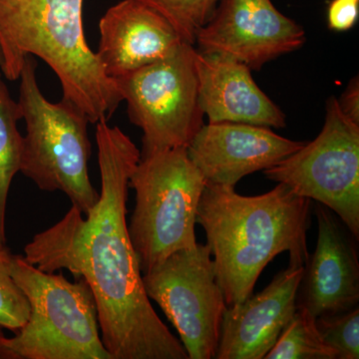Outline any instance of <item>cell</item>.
Wrapping results in <instances>:
<instances>
[{
    "label": "cell",
    "instance_id": "obj_1",
    "mask_svg": "<svg viewBox=\"0 0 359 359\" xmlns=\"http://www.w3.org/2000/svg\"><path fill=\"white\" fill-rule=\"evenodd\" d=\"M95 138L101 177L95 205L87 215L72 205L60 221L33 236L23 257L46 273L67 269L88 283L111 358L188 359L146 294L129 237V180L140 151L105 120L96 123Z\"/></svg>",
    "mask_w": 359,
    "mask_h": 359
},
{
    "label": "cell",
    "instance_id": "obj_2",
    "mask_svg": "<svg viewBox=\"0 0 359 359\" xmlns=\"http://www.w3.org/2000/svg\"><path fill=\"white\" fill-rule=\"evenodd\" d=\"M311 201L282 183L257 196L240 195L235 187L205 185L197 223L205 231L226 306L250 297L278 255L287 252L290 263L306 264Z\"/></svg>",
    "mask_w": 359,
    "mask_h": 359
},
{
    "label": "cell",
    "instance_id": "obj_3",
    "mask_svg": "<svg viewBox=\"0 0 359 359\" xmlns=\"http://www.w3.org/2000/svg\"><path fill=\"white\" fill-rule=\"evenodd\" d=\"M0 71L13 81L26 57L42 59L62 87L63 99L96 124L109 121L123 99L85 39L83 0H0Z\"/></svg>",
    "mask_w": 359,
    "mask_h": 359
},
{
    "label": "cell",
    "instance_id": "obj_4",
    "mask_svg": "<svg viewBox=\"0 0 359 359\" xmlns=\"http://www.w3.org/2000/svg\"><path fill=\"white\" fill-rule=\"evenodd\" d=\"M11 275L29 316L13 337L0 340V359H112L101 339L95 299L88 283H71L14 256Z\"/></svg>",
    "mask_w": 359,
    "mask_h": 359
},
{
    "label": "cell",
    "instance_id": "obj_5",
    "mask_svg": "<svg viewBox=\"0 0 359 359\" xmlns=\"http://www.w3.org/2000/svg\"><path fill=\"white\" fill-rule=\"evenodd\" d=\"M205 185L186 148L141 154L129 180L135 208L128 233L142 275L198 244L195 228Z\"/></svg>",
    "mask_w": 359,
    "mask_h": 359
},
{
    "label": "cell",
    "instance_id": "obj_6",
    "mask_svg": "<svg viewBox=\"0 0 359 359\" xmlns=\"http://www.w3.org/2000/svg\"><path fill=\"white\" fill-rule=\"evenodd\" d=\"M36 65L28 56L20 76L18 104L26 124L20 172L41 191L65 193L87 215L99 199L89 177L88 118L65 99L52 103L45 98Z\"/></svg>",
    "mask_w": 359,
    "mask_h": 359
},
{
    "label": "cell",
    "instance_id": "obj_7",
    "mask_svg": "<svg viewBox=\"0 0 359 359\" xmlns=\"http://www.w3.org/2000/svg\"><path fill=\"white\" fill-rule=\"evenodd\" d=\"M194 45L116 79L131 123L141 128V154L188 148L202 128Z\"/></svg>",
    "mask_w": 359,
    "mask_h": 359
},
{
    "label": "cell",
    "instance_id": "obj_8",
    "mask_svg": "<svg viewBox=\"0 0 359 359\" xmlns=\"http://www.w3.org/2000/svg\"><path fill=\"white\" fill-rule=\"evenodd\" d=\"M264 173L332 210L358 240L359 124L344 114L339 99H328L325 125L313 141Z\"/></svg>",
    "mask_w": 359,
    "mask_h": 359
},
{
    "label": "cell",
    "instance_id": "obj_9",
    "mask_svg": "<svg viewBox=\"0 0 359 359\" xmlns=\"http://www.w3.org/2000/svg\"><path fill=\"white\" fill-rule=\"evenodd\" d=\"M142 276L146 294L176 328L188 359L216 358L228 306L208 245L178 250Z\"/></svg>",
    "mask_w": 359,
    "mask_h": 359
},
{
    "label": "cell",
    "instance_id": "obj_10",
    "mask_svg": "<svg viewBox=\"0 0 359 359\" xmlns=\"http://www.w3.org/2000/svg\"><path fill=\"white\" fill-rule=\"evenodd\" d=\"M306 39L304 28L271 0H221L195 42L201 52L221 54L259 70L301 48Z\"/></svg>",
    "mask_w": 359,
    "mask_h": 359
},
{
    "label": "cell",
    "instance_id": "obj_11",
    "mask_svg": "<svg viewBox=\"0 0 359 359\" xmlns=\"http://www.w3.org/2000/svg\"><path fill=\"white\" fill-rule=\"evenodd\" d=\"M318 243L304 264L297 306L314 318L344 313L358 306V238L332 210L318 203Z\"/></svg>",
    "mask_w": 359,
    "mask_h": 359
},
{
    "label": "cell",
    "instance_id": "obj_12",
    "mask_svg": "<svg viewBox=\"0 0 359 359\" xmlns=\"http://www.w3.org/2000/svg\"><path fill=\"white\" fill-rule=\"evenodd\" d=\"M304 145L269 127L209 123L194 137L187 153L207 184L236 187L244 177L275 166Z\"/></svg>",
    "mask_w": 359,
    "mask_h": 359
},
{
    "label": "cell",
    "instance_id": "obj_13",
    "mask_svg": "<svg viewBox=\"0 0 359 359\" xmlns=\"http://www.w3.org/2000/svg\"><path fill=\"white\" fill-rule=\"evenodd\" d=\"M304 266L290 263L261 292L226 308L217 359L266 358L297 311Z\"/></svg>",
    "mask_w": 359,
    "mask_h": 359
},
{
    "label": "cell",
    "instance_id": "obj_14",
    "mask_svg": "<svg viewBox=\"0 0 359 359\" xmlns=\"http://www.w3.org/2000/svg\"><path fill=\"white\" fill-rule=\"evenodd\" d=\"M97 57L118 79L166 57L183 43L169 20L144 0H122L99 22Z\"/></svg>",
    "mask_w": 359,
    "mask_h": 359
},
{
    "label": "cell",
    "instance_id": "obj_15",
    "mask_svg": "<svg viewBox=\"0 0 359 359\" xmlns=\"http://www.w3.org/2000/svg\"><path fill=\"white\" fill-rule=\"evenodd\" d=\"M199 101L209 123L285 127V116L259 89L247 65L217 53L196 51Z\"/></svg>",
    "mask_w": 359,
    "mask_h": 359
},
{
    "label": "cell",
    "instance_id": "obj_16",
    "mask_svg": "<svg viewBox=\"0 0 359 359\" xmlns=\"http://www.w3.org/2000/svg\"><path fill=\"white\" fill-rule=\"evenodd\" d=\"M2 77L0 71V235L6 238L7 201L14 176L20 171L23 136L18 128L22 119L20 104L13 100Z\"/></svg>",
    "mask_w": 359,
    "mask_h": 359
},
{
    "label": "cell",
    "instance_id": "obj_17",
    "mask_svg": "<svg viewBox=\"0 0 359 359\" xmlns=\"http://www.w3.org/2000/svg\"><path fill=\"white\" fill-rule=\"evenodd\" d=\"M316 320L297 306L266 359H337V353L321 339Z\"/></svg>",
    "mask_w": 359,
    "mask_h": 359
},
{
    "label": "cell",
    "instance_id": "obj_18",
    "mask_svg": "<svg viewBox=\"0 0 359 359\" xmlns=\"http://www.w3.org/2000/svg\"><path fill=\"white\" fill-rule=\"evenodd\" d=\"M174 26L182 41L195 43L201 28L216 11L221 0H144Z\"/></svg>",
    "mask_w": 359,
    "mask_h": 359
},
{
    "label": "cell",
    "instance_id": "obj_19",
    "mask_svg": "<svg viewBox=\"0 0 359 359\" xmlns=\"http://www.w3.org/2000/svg\"><path fill=\"white\" fill-rule=\"evenodd\" d=\"M13 255L0 235V327L18 332L29 316V304L11 275Z\"/></svg>",
    "mask_w": 359,
    "mask_h": 359
},
{
    "label": "cell",
    "instance_id": "obj_20",
    "mask_svg": "<svg viewBox=\"0 0 359 359\" xmlns=\"http://www.w3.org/2000/svg\"><path fill=\"white\" fill-rule=\"evenodd\" d=\"M321 339L337 353V359L359 358V309L316 320Z\"/></svg>",
    "mask_w": 359,
    "mask_h": 359
},
{
    "label": "cell",
    "instance_id": "obj_21",
    "mask_svg": "<svg viewBox=\"0 0 359 359\" xmlns=\"http://www.w3.org/2000/svg\"><path fill=\"white\" fill-rule=\"evenodd\" d=\"M359 0H332L328 7V25L337 32L351 29L358 21Z\"/></svg>",
    "mask_w": 359,
    "mask_h": 359
},
{
    "label": "cell",
    "instance_id": "obj_22",
    "mask_svg": "<svg viewBox=\"0 0 359 359\" xmlns=\"http://www.w3.org/2000/svg\"><path fill=\"white\" fill-rule=\"evenodd\" d=\"M339 107L349 119L359 124V83L356 77L349 83L341 98L339 100Z\"/></svg>",
    "mask_w": 359,
    "mask_h": 359
},
{
    "label": "cell",
    "instance_id": "obj_23",
    "mask_svg": "<svg viewBox=\"0 0 359 359\" xmlns=\"http://www.w3.org/2000/svg\"><path fill=\"white\" fill-rule=\"evenodd\" d=\"M4 337H6V335H4V332H2L1 330H0V340L4 339Z\"/></svg>",
    "mask_w": 359,
    "mask_h": 359
},
{
    "label": "cell",
    "instance_id": "obj_24",
    "mask_svg": "<svg viewBox=\"0 0 359 359\" xmlns=\"http://www.w3.org/2000/svg\"><path fill=\"white\" fill-rule=\"evenodd\" d=\"M1 63H2L1 51H0V66H1Z\"/></svg>",
    "mask_w": 359,
    "mask_h": 359
}]
</instances>
